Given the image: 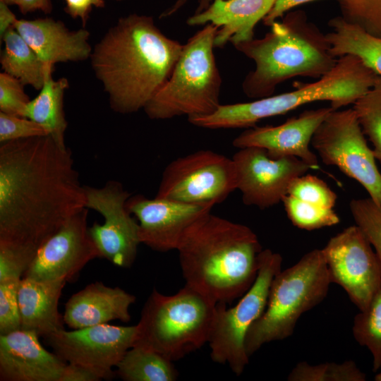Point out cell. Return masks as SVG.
I'll return each instance as SVG.
<instances>
[{"label": "cell", "mask_w": 381, "mask_h": 381, "mask_svg": "<svg viewBox=\"0 0 381 381\" xmlns=\"http://www.w3.org/2000/svg\"><path fill=\"white\" fill-rule=\"evenodd\" d=\"M214 206L142 195L131 196L126 202L128 210L138 221L140 243L160 252L176 250L186 231Z\"/></svg>", "instance_id": "obj_17"}, {"label": "cell", "mask_w": 381, "mask_h": 381, "mask_svg": "<svg viewBox=\"0 0 381 381\" xmlns=\"http://www.w3.org/2000/svg\"><path fill=\"white\" fill-rule=\"evenodd\" d=\"M66 283L63 279H21L18 291L20 329L44 337L64 329L58 303Z\"/></svg>", "instance_id": "obj_23"}, {"label": "cell", "mask_w": 381, "mask_h": 381, "mask_svg": "<svg viewBox=\"0 0 381 381\" xmlns=\"http://www.w3.org/2000/svg\"><path fill=\"white\" fill-rule=\"evenodd\" d=\"M38 249L28 244L0 241V282L21 279Z\"/></svg>", "instance_id": "obj_32"}, {"label": "cell", "mask_w": 381, "mask_h": 381, "mask_svg": "<svg viewBox=\"0 0 381 381\" xmlns=\"http://www.w3.org/2000/svg\"><path fill=\"white\" fill-rule=\"evenodd\" d=\"M217 306V303L186 284L171 296L153 289L136 325L133 346L154 351L171 361L179 360L208 343Z\"/></svg>", "instance_id": "obj_6"}, {"label": "cell", "mask_w": 381, "mask_h": 381, "mask_svg": "<svg viewBox=\"0 0 381 381\" xmlns=\"http://www.w3.org/2000/svg\"><path fill=\"white\" fill-rule=\"evenodd\" d=\"M352 109L364 135L373 146L376 159L381 163V75L353 104Z\"/></svg>", "instance_id": "obj_29"}, {"label": "cell", "mask_w": 381, "mask_h": 381, "mask_svg": "<svg viewBox=\"0 0 381 381\" xmlns=\"http://www.w3.org/2000/svg\"><path fill=\"white\" fill-rule=\"evenodd\" d=\"M85 207L69 148L50 135L0 145V241L40 248Z\"/></svg>", "instance_id": "obj_1"}, {"label": "cell", "mask_w": 381, "mask_h": 381, "mask_svg": "<svg viewBox=\"0 0 381 381\" xmlns=\"http://www.w3.org/2000/svg\"><path fill=\"white\" fill-rule=\"evenodd\" d=\"M331 283L322 249L308 252L296 264L281 270L272 282L263 313L248 330V356L267 343L291 336L301 316L326 298Z\"/></svg>", "instance_id": "obj_8"}, {"label": "cell", "mask_w": 381, "mask_h": 381, "mask_svg": "<svg viewBox=\"0 0 381 381\" xmlns=\"http://www.w3.org/2000/svg\"><path fill=\"white\" fill-rule=\"evenodd\" d=\"M352 334L354 339L368 349L373 359V370L381 369V288L369 306L353 318Z\"/></svg>", "instance_id": "obj_28"}, {"label": "cell", "mask_w": 381, "mask_h": 381, "mask_svg": "<svg viewBox=\"0 0 381 381\" xmlns=\"http://www.w3.org/2000/svg\"><path fill=\"white\" fill-rule=\"evenodd\" d=\"M316 0H276L272 8L263 18L265 25L270 26L278 18L284 16V13L289 10L301 4Z\"/></svg>", "instance_id": "obj_40"}, {"label": "cell", "mask_w": 381, "mask_h": 381, "mask_svg": "<svg viewBox=\"0 0 381 381\" xmlns=\"http://www.w3.org/2000/svg\"><path fill=\"white\" fill-rule=\"evenodd\" d=\"M136 329V325L105 323L72 331L62 329L44 338L64 361L83 366L104 380L112 377L113 367L133 346Z\"/></svg>", "instance_id": "obj_14"}, {"label": "cell", "mask_w": 381, "mask_h": 381, "mask_svg": "<svg viewBox=\"0 0 381 381\" xmlns=\"http://www.w3.org/2000/svg\"><path fill=\"white\" fill-rule=\"evenodd\" d=\"M270 28L262 38L233 45L255 65L242 83L248 97L271 96L279 85L296 77L319 79L335 66L326 35L303 13H289Z\"/></svg>", "instance_id": "obj_4"}, {"label": "cell", "mask_w": 381, "mask_h": 381, "mask_svg": "<svg viewBox=\"0 0 381 381\" xmlns=\"http://www.w3.org/2000/svg\"><path fill=\"white\" fill-rule=\"evenodd\" d=\"M101 380L90 370L73 363H68L63 373L61 381H98Z\"/></svg>", "instance_id": "obj_41"}, {"label": "cell", "mask_w": 381, "mask_h": 381, "mask_svg": "<svg viewBox=\"0 0 381 381\" xmlns=\"http://www.w3.org/2000/svg\"><path fill=\"white\" fill-rule=\"evenodd\" d=\"M328 26L330 30L325 34L326 38L336 58L347 54L356 56L371 71L381 75V37L371 35L341 16L330 19Z\"/></svg>", "instance_id": "obj_25"}, {"label": "cell", "mask_w": 381, "mask_h": 381, "mask_svg": "<svg viewBox=\"0 0 381 381\" xmlns=\"http://www.w3.org/2000/svg\"><path fill=\"white\" fill-rule=\"evenodd\" d=\"M16 5L23 14L35 11L49 13L52 10L51 0H17Z\"/></svg>", "instance_id": "obj_43"}, {"label": "cell", "mask_w": 381, "mask_h": 381, "mask_svg": "<svg viewBox=\"0 0 381 381\" xmlns=\"http://www.w3.org/2000/svg\"><path fill=\"white\" fill-rule=\"evenodd\" d=\"M88 210L85 208L73 216L40 246L23 277L68 282L90 261L100 257L89 233Z\"/></svg>", "instance_id": "obj_16"}, {"label": "cell", "mask_w": 381, "mask_h": 381, "mask_svg": "<svg viewBox=\"0 0 381 381\" xmlns=\"http://www.w3.org/2000/svg\"><path fill=\"white\" fill-rule=\"evenodd\" d=\"M0 1L4 2L8 5L17 4V0H0Z\"/></svg>", "instance_id": "obj_45"}, {"label": "cell", "mask_w": 381, "mask_h": 381, "mask_svg": "<svg viewBox=\"0 0 381 381\" xmlns=\"http://www.w3.org/2000/svg\"><path fill=\"white\" fill-rule=\"evenodd\" d=\"M1 40L4 44L0 58L3 72L18 79L25 85H29L40 90L48 64L40 59L14 28L8 30Z\"/></svg>", "instance_id": "obj_26"}, {"label": "cell", "mask_w": 381, "mask_h": 381, "mask_svg": "<svg viewBox=\"0 0 381 381\" xmlns=\"http://www.w3.org/2000/svg\"><path fill=\"white\" fill-rule=\"evenodd\" d=\"M276 0H214L202 12L193 14L186 20L189 26L212 23L217 31L214 47L228 42L233 45L254 38L258 23L267 16Z\"/></svg>", "instance_id": "obj_21"}, {"label": "cell", "mask_w": 381, "mask_h": 381, "mask_svg": "<svg viewBox=\"0 0 381 381\" xmlns=\"http://www.w3.org/2000/svg\"><path fill=\"white\" fill-rule=\"evenodd\" d=\"M190 0H174V3L167 8L160 15L159 18L173 16L184 7ZM214 0H197V6L193 14H197L205 10Z\"/></svg>", "instance_id": "obj_42"}, {"label": "cell", "mask_w": 381, "mask_h": 381, "mask_svg": "<svg viewBox=\"0 0 381 381\" xmlns=\"http://www.w3.org/2000/svg\"><path fill=\"white\" fill-rule=\"evenodd\" d=\"M366 375L351 360L311 365L298 362L287 376L289 381H365Z\"/></svg>", "instance_id": "obj_30"}, {"label": "cell", "mask_w": 381, "mask_h": 381, "mask_svg": "<svg viewBox=\"0 0 381 381\" xmlns=\"http://www.w3.org/2000/svg\"><path fill=\"white\" fill-rule=\"evenodd\" d=\"M332 283L341 286L360 311L381 288V265L368 238L356 224L332 236L322 248Z\"/></svg>", "instance_id": "obj_12"}, {"label": "cell", "mask_w": 381, "mask_h": 381, "mask_svg": "<svg viewBox=\"0 0 381 381\" xmlns=\"http://www.w3.org/2000/svg\"><path fill=\"white\" fill-rule=\"evenodd\" d=\"M116 368L117 374L125 381H174L177 378L171 361L138 346L129 349Z\"/></svg>", "instance_id": "obj_27"}, {"label": "cell", "mask_w": 381, "mask_h": 381, "mask_svg": "<svg viewBox=\"0 0 381 381\" xmlns=\"http://www.w3.org/2000/svg\"><path fill=\"white\" fill-rule=\"evenodd\" d=\"M377 77L359 58L347 54L339 57L328 73L313 83L252 102L220 104L213 113L193 116L189 122L207 129L248 128L263 119L284 114L314 102L328 101L334 109H339L353 104Z\"/></svg>", "instance_id": "obj_5"}, {"label": "cell", "mask_w": 381, "mask_h": 381, "mask_svg": "<svg viewBox=\"0 0 381 381\" xmlns=\"http://www.w3.org/2000/svg\"><path fill=\"white\" fill-rule=\"evenodd\" d=\"M311 145L325 164L338 167L381 205V173L352 108L332 110L315 131Z\"/></svg>", "instance_id": "obj_10"}, {"label": "cell", "mask_w": 381, "mask_h": 381, "mask_svg": "<svg viewBox=\"0 0 381 381\" xmlns=\"http://www.w3.org/2000/svg\"><path fill=\"white\" fill-rule=\"evenodd\" d=\"M232 159L243 203L262 210L282 202L292 181L312 169L296 157L273 158L255 147L239 149Z\"/></svg>", "instance_id": "obj_15"}, {"label": "cell", "mask_w": 381, "mask_h": 381, "mask_svg": "<svg viewBox=\"0 0 381 381\" xmlns=\"http://www.w3.org/2000/svg\"><path fill=\"white\" fill-rule=\"evenodd\" d=\"M8 4L0 1V38L11 28L18 19Z\"/></svg>", "instance_id": "obj_44"}, {"label": "cell", "mask_w": 381, "mask_h": 381, "mask_svg": "<svg viewBox=\"0 0 381 381\" xmlns=\"http://www.w3.org/2000/svg\"><path fill=\"white\" fill-rule=\"evenodd\" d=\"M183 46L166 36L152 16L120 18L90 58L111 109L123 114L143 109L171 76Z\"/></svg>", "instance_id": "obj_2"}, {"label": "cell", "mask_w": 381, "mask_h": 381, "mask_svg": "<svg viewBox=\"0 0 381 381\" xmlns=\"http://www.w3.org/2000/svg\"><path fill=\"white\" fill-rule=\"evenodd\" d=\"M374 380L375 381H381V369L378 372L376 373Z\"/></svg>", "instance_id": "obj_46"}, {"label": "cell", "mask_w": 381, "mask_h": 381, "mask_svg": "<svg viewBox=\"0 0 381 381\" xmlns=\"http://www.w3.org/2000/svg\"><path fill=\"white\" fill-rule=\"evenodd\" d=\"M53 70V64H47L43 86L38 95L26 106L24 117L44 126L59 145L66 146L68 123L64 111V96L68 81L66 78L54 80Z\"/></svg>", "instance_id": "obj_24"}, {"label": "cell", "mask_w": 381, "mask_h": 381, "mask_svg": "<svg viewBox=\"0 0 381 381\" xmlns=\"http://www.w3.org/2000/svg\"><path fill=\"white\" fill-rule=\"evenodd\" d=\"M349 209L356 224L368 238L381 265V205L369 197L352 200Z\"/></svg>", "instance_id": "obj_33"}, {"label": "cell", "mask_w": 381, "mask_h": 381, "mask_svg": "<svg viewBox=\"0 0 381 381\" xmlns=\"http://www.w3.org/2000/svg\"><path fill=\"white\" fill-rule=\"evenodd\" d=\"M235 190L236 172L232 158L200 150L178 157L166 167L155 197L215 205Z\"/></svg>", "instance_id": "obj_11"}, {"label": "cell", "mask_w": 381, "mask_h": 381, "mask_svg": "<svg viewBox=\"0 0 381 381\" xmlns=\"http://www.w3.org/2000/svg\"><path fill=\"white\" fill-rule=\"evenodd\" d=\"M65 2L66 13L73 18H80L83 27L85 26L92 6L96 8L105 6L104 0H65Z\"/></svg>", "instance_id": "obj_39"}, {"label": "cell", "mask_w": 381, "mask_h": 381, "mask_svg": "<svg viewBox=\"0 0 381 381\" xmlns=\"http://www.w3.org/2000/svg\"><path fill=\"white\" fill-rule=\"evenodd\" d=\"M135 297L119 287H111L101 282L91 283L74 294L65 305L64 322L73 329L109 321L131 320L130 306Z\"/></svg>", "instance_id": "obj_22"}, {"label": "cell", "mask_w": 381, "mask_h": 381, "mask_svg": "<svg viewBox=\"0 0 381 381\" xmlns=\"http://www.w3.org/2000/svg\"><path fill=\"white\" fill-rule=\"evenodd\" d=\"M24 85L8 73H0V111L24 117L25 109L30 101L24 91Z\"/></svg>", "instance_id": "obj_37"}, {"label": "cell", "mask_w": 381, "mask_h": 381, "mask_svg": "<svg viewBox=\"0 0 381 381\" xmlns=\"http://www.w3.org/2000/svg\"><path fill=\"white\" fill-rule=\"evenodd\" d=\"M115 1H122V0H115Z\"/></svg>", "instance_id": "obj_47"}, {"label": "cell", "mask_w": 381, "mask_h": 381, "mask_svg": "<svg viewBox=\"0 0 381 381\" xmlns=\"http://www.w3.org/2000/svg\"><path fill=\"white\" fill-rule=\"evenodd\" d=\"M49 135L38 123L21 116L0 111V143Z\"/></svg>", "instance_id": "obj_38"}, {"label": "cell", "mask_w": 381, "mask_h": 381, "mask_svg": "<svg viewBox=\"0 0 381 381\" xmlns=\"http://www.w3.org/2000/svg\"><path fill=\"white\" fill-rule=\"evenodd\" d=\"M176 250L186 284L226 304L253 284L262 249L248 226L209 212L186 231Z\"/></svg>", "instance_id": "obj_3"}, {"label": "cell", "mask_w": 381, "mask_h": 381, "mask_svg": "<svg viewBox=\"0 0 381 381\" xmlns=\"http://www.w3.org/2000/svg\"><path fill=\"white\" fill-rule=\"evenodd\" d=\"M218 28L207 23L183 44L171 76L143 109L150 119L209 115L219 107L222 78L213 51Z\"/></svg>", "instance_id": "obj_7"}, {"label": "cell", "mask_w": 381, "mask_h": 381, "mask_svg": "<svg viewBox=\"0 0 381 381\" xmlns=\"http://www.w3.org/2000/svg\"><path fill=\"white\" fill-rule=\"evenodd\" d=\"M21 279L0 282V334L20 329L18 291Z\"/></svg>", "instance_id": "obj_36"}, {"label": "cell", "mask_w": 381, "mask_h": 381, "mask_svg": "<svg viewBox=\"0 0 381 381\" xmlns=\"http://www.w3.org/2000/svg\"><path fill=\"white\" fill-rule=\"evenodd\" d=\"M85 207L99 212L104 219L103 224L95 222L89 227L100 257L116 266L130 267L140 243L138 223L126 207L131 193L116 180L100 188L85 186Z\"/></svg>", "instance_id": "obj_13"}, {"label": "cell", "mask_w": 381, "mask_h": 381, "mask_svg": "<svg viewBox=\"0 0 381 381\" xmlns=\"http://www.w3.org/2000/svg\"><path fill=\"white\" fill-rule=\"evenodd\" d=\"M332 110L331 106L308 109L278 126L248 128L234 139L232 144L238 149H264L273 158L296 157L313 169H318V159L310 149V144L315 131Z\"/></svg>", "instance_id": "obj_18"}, {"label": "cell", "mask_w": 381, "mask_h": 381, "mask_svg": "<svg viewBox=\"0 0 381 381\" xmlns=\"http://www.w3.org/2000/svg\"><path fill=\"white\" fill-rule=\"evenodd\" d=\"M341 17L381 37V0H337Z\"/></svg>", "instance_id": "obj_34"}, {"label": "cell", "mask_w": 381, "mask_h": 381, "mask_svg": "<svg viewBox=\"0 0 381 381\" xmlns=\"http://www.w3.org/2000/svg\"><path fill=\"white\" fill-rule=\"evenodd\" d=\"M32 331L0 334V380L61 381L67 363L43 347Z\"/></svg>", "instance_id": "obj_19"}, {"label": "cell", "mask_w": 381, "mask_h": 381, "mask_svg": "<svg viewBox=\"0 0 381 381\" xmlns=\"http://www.w3.org/2000/svg\"><path fill=\"white\" fill-rule=\"evenodd\" d=\"M282 261L279 253L268 248L262 250L258 275L251 287L234 307L226 308V304L217 303L208 341L210 357L214 362L229 365L236 375L248 363L246 337L266 308L270 285L282 270Z\"/></svg>", "instance_id": "obj_9"}, {"label": "cell", "mask_w": 381, "mask_h": 381, "mask_svg": "<svg viewBox=\"0 0 381 381\" xmlns=\"http://www.w3.org/2000/svg\"><path fill=\"white\" fill-rule=\"evenodd\" d=\"M13 28L45 64L90 58V32L85 28L69 30L64 23L52 18L17 19Z\"/></svg>", "instance_id": "obj_20"}, {"label": "cell", "mask_w": 381, "mask_h": 381, "mask_svg": "<svg viewBox=\"0 0 381 381\" xmlns=\"http://www.w3.org/2000/svg\"><path fill=\"white\" fill-rule=\"evenodd\" d=\"M289 219L298 229L313 231L334 226L340 219L333 209H327L286 195L282 200Z\"/></svg>", "instance_id": "obj_31"}, {"label": "cell", "mask_w": 381, "mask_h": 381, "mask_svg": "<svg viewBox=\"0 0 381 381\" xmlns=\"http://www.w3.org/2000/svg\"><path fill=\"white\" fill-rule=\"evenodd\" d=\"M286 195L327 209H333L337 199L335 192L324 181L306 174L292 181Z\"/></svg>", "instance_id": "obj_35"}]
</instances>
